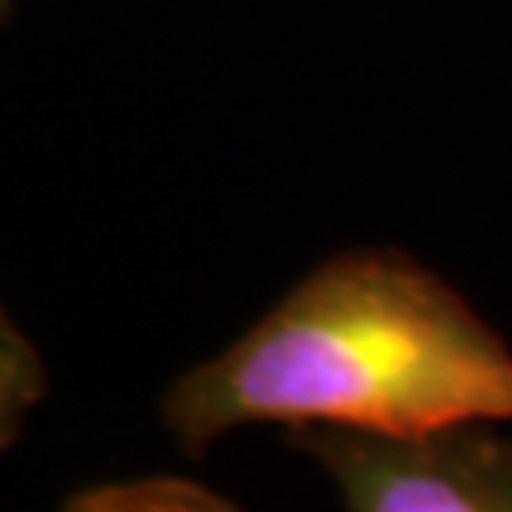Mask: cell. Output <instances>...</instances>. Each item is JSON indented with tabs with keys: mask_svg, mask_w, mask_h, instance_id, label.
I'll return each instance as SVG.
<instances>
[{
	"mask_svg": "<svg viewBox=\"0 0 512 512\" xmlns=\"http://www.w3.org/2000/svg\"><path fill=\"white\" fill-rule=\"evenodd\" d=\"M160 418L186 459L243 425L425 433L512 421V346L403 251H342L217 357L171 380Z\"/></svg>",
	"mask_w": 512,
	"mask_h": 512,
	"instance_id": "obj_1",
	"label": "cell"
},
{
	"mask_svg": "<svg viewBox=\"0 0 512 512\" xmlns=\"http://www.w3.org/2000/svg\"><path fill=\"white\" fill-rule=\"evenodd\" d=\"M285 440L327 471L349 512H512V437L482 421L406 437L293 425Z\"/></svg>",
	"mask_w": 512,
	"mask_h": 512,
	"instance_id": "obj_2",
	"label": "cell"
},
{
	"mask_svg": "<svg viewBox=\"0 0 512 512\" xmlns=\"http://www.w3.org/2000/svg\"><path fill=\"white\" fill-rule=\"evenodd\" d=\"M73 512H198V509H236V501L205 490L179 475L126 478V482H99L76 490L61 501Z\"/></svg>",
	"mask_w": 512,
	"mask_h": 512,
	"instance_id": "obj_3",
	"label": "cell"
},
{
	"mask_svg": "<svg viewBox=\"0 0 512 512\" xmlns=\"http://www.w3.org/2000/svg\"><path fill=\"white\" fill-rule=\"evenodd\" d=\"M50 391L46 361L35 342L0 308V452L23 437V425Z\"/></svg>",
	"mask_w": 512,
	"mask_h": 512,
	"instance_id": "obj_4",
	"label": "cell"
},
{
	"mask_svg": "<svg viewBox=\"0 0 512 512\" xmlns=\"http://www.w3.org/2000/svg\"><path fill=\"white\" fill-rule=\"evenodd\" d=\"M12 12H16V0H0V27L12 19Z\"/></svg>",
	"mask_w": 512,
	"mask_h": 512,
	"instance_id": "obj_5",
	"label": "cell"
}]
</instances>
